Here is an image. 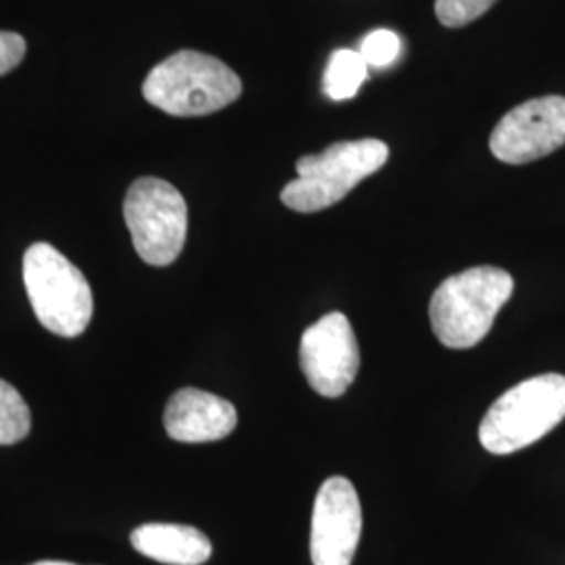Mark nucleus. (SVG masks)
Listing matches in <instances>:
<instances>
[{
  "label": "nucleus",
  "instance_id": "nucleus-1",
  "mask_svg": "<svg viewBox=\"0 0 565 565\" xmlns=\"http://www.w3.org/2000/svg\"><path fill=\"white\" fill-rule=\"evenodd\" d=\"M513 277L497 266H476L448 277L429 302L434 335L452 350L478 345L513 296Z\"/></svg>",
  "mask_w": 565,
  "mask_h": 565
},
{
  "label": "nucleus",
  "instance_id": "nucleus-2",
  "mask_svg": "<svg viewBox=\"0 0 565 565\" xmlns=\"http://www.w3.org/2000/svg\"><path fill=\"white\" fill-rule=\"evenodd\" d=\"M242 78L221 60L200 51H179L158 63L142 82L153 107L177 118L221 111L242 97Z\"/></svg>",
  "mask_w": 565,
  "mask_h": 565
},
{
  "label": "nucleus",
  "instance_id": "nucleus-4",
  "mask_svg": "<svg viewBox=\"0 0 565 565\" xmlns=\"http://www.w3.org/2000/svg\"><path fill=\"white\" fill-rule=\"evenodd\" d=\"M387 158L390 147L377 139L333 142L321 153L298 160V179L285 184L281 202L302 214L327 210L342 202L359 182L380 172Z\"/></svg>",
  "mask_w": 565,
  "mask_h": 565
},
{
  "label": "nucleus",
  "instance_id": "nucleus-9",
  "mask_svg": "<svg viewBox=\"0 0 565 565\" xmlns=\"http://www.w3.org/2000/svg\"><path fill=\"white\" fill-rule=\"evenodd\" d=\"M363 507L354 484L333 476L317 492L310 527V559L315 565H350L361 543Z\"/></svg>",
  "mask_w": 565,
  "mask_h": 565
},
{
  "label": "nucleus",
  "instance_id": "nucleus-8",
  "mask_svg": "<svg viewBox=\"0 0 565 565\" xmlns=\"http://www.w3.org/2000/svg\"><path fill=\"white\" fill-rule=\"evenodd\" d=\"M565 145V97L548 95L507 111L494 126L490 151L497 160L520 166L551 156Z\"/></svg>",
  "mask_w": 565,
  "mask_h": 565
},
{
  "label": "nucleus",
  "instance_id": "nucleus-14",
  "mask_svg": "<svg viewBox=\"0 0 565 565\" xmlns=\"http://www.w3.org/2000/svg\"><path fill=\"white\" fill-rule=\"evenodd\" d=\"M401 51H403L401 36L392 30H385V28L369 32L361 42V49H359V53L363 55L366 65L375 67V70L390 67L394 61L401 57Z\"/></svg>",
  "mask_w": 565,
  "mask_h": 565
},
{
  "label": "nucleus",
  "instance_id": "nucleus-6",
  "mask_svg": "<svg viewBox=\"0 0 565 565\" xmlns=\"http://www.w3.org/2000/svg\"><path fill=\"white\" fill-rule=\"evenodd\" d=\"M124 221L142 263L168 266L181 256L189 210L170 182L153 177L132 182L124 200Z\"/></svg>",
  "mask_w": 565,
  "mask_h": 565
},
{
  "label": "nucleus",
  "instance_id": "nucleus-10",
  "mask_svg": "<svg viewBox=\"0 0 565 565\" xmlns=\"http://www.w3.org/2000/svg\"><path fill=\"white\" fill-rule=\"evenodd\" d=\"M163 427L177 443H216L237 427V408L216 394L182 387L166 404Z\"/></svg>",
  "mask_w": 565,
  "mask_h": 565
},
{
  "label": "nucleus",
  "instance_id": "nucleus-11",
  "mask_svg": "<svg viewBox=\"0 0 565 565\" xmlns=\"http://www.w3.org/2000/svg\"><path fill=\"white\" fill-rule=\"evenodd\" d=\"M130 543L145 557L166 565H202L212 557L210 539L193 525H139Z\"/></svg>",
  "mask_w": 565,
  "mask_h": 565
},
{
  "label": "nucleus",
  "instance_id": "nucleus-15",
  "mask_svg": "<svg viewBox=\"0 0 565 565\" xmlns=\"http://www.w3.org/2000/svg\"><path fill=\"white\" fill-rule=\"evenodd\" d=\"M497 0H436V15L446 28H463L480 20Z\"/></svg>",
  "mask_w": 565,
  "mask_h": 565
},
{
  "label": "nucleus",
  "instance_id": "nucleus-13",
  "mask_svg": "<svg viewBox=\"0 0 565 565\" xmlns=\"http://www.w3.org/2000/svg\"><path fill=\"white\" fill-rule=\"evenodd\" d=\"M32 427L30 408L20 392L0 380V446L21 443Z\"/></svg>",
  "mask_w": 565,
  "mask_h": 565
},
{
  "label": "nucleus",
  "instance_id": "nucleus-5",
  "mask_svg": "<svg viewBox=\"0 0 565 565\" xmlns=\"http://www.w3.org/2000/svg\"><path fill=\"white\" fill-rule=\"evenodd\" d=\"M23 282L42 327L60 338H78L93 319V291L81 268L49 243L23 256Z\"/></svg>",
  "mask_w": 565,
  "mask_h": 565
},
{
  "label": "nucleus",
  "instance_id": "nucleus-7",
  "mask_svg": "<svg viewBox=\"0 0 565 565\" xmlns=\"http://www.w3.org/2000/svg\"><path fill=\"white\" fill-rule=\"evenodd\" d=\"M300 366L306 382L324 398H340L354 384L361 350L343 312H329L303 331Z\"/></svg>",
  "mask_w": 565,
  "mask_h": 565
},
{
  "label": "nucleus",
  "instance_id": "nucleus-3",
  "mask_svg": "<svg viewBox=\"0 0 565 565\" xmlns=\"http://www.w3.org/2000/svg\"><path fill=\"white\" fill-rule=\"evenodd\" d=\"M565 419V375L545 373L513 385L492 404L480 424V445L490 455L527 448Z\"/></svg>",
  "mask_w": 565,
  "mask_h": 565
},
{
  "label": "nucleus",
  "instance_id": "nucleus-12",
  "mask_svg": "<svg viewBox=\"0 0 565 565\" xmlns=\"http://www.w3.org/2000/svg\"><path fill=\"white\" fill-rule=\"evenodd\" d=\"M369 76V65L354 49H340L329 61L323 76L324 95L331 102H348L356 97L359 88Z\"/></svg>",
  "mask_w": 565,
  "mask_h": 565
},
{
  "label": "nucleus",
  "instance_id": "nucleus-16",
  "mask_svg": "<svg viewBox=\"0 0 565 565\" xmlns=\"http://www.w3.org/2000/svg\"><path fill=\"white\" fill-rule=\"evenodd\" d=\"M25 57V41L15 32H0V76L9 74Z\"/></svg>",
  "mask_w": 565,
  "mask_h": 565
},
{
  "label": "nucleus",
  "instance_id": "nucleus-17",
  "mask_svg": "<svg viewBox=\"0 0 565 565\" xmlns=\"http://www.w3.org/2000/svg\"><path fill=\"white\" fill-rule=\"evenodd\" d=\"M32 565H76V564H67V562H39V564Z\"/></svg>",
  "mask_w": 565,
  "mask_h": 565
}]
</instances>
